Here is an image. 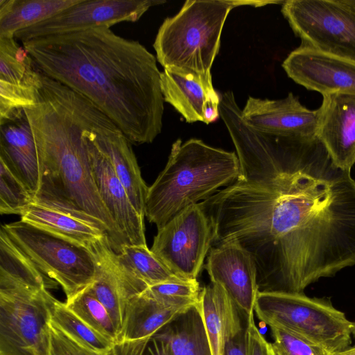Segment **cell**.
Here are the masks:
<instances>
[{"label":"cell","mask_w":355,"mask_h":355,"mask_svg":"<svg viewBox=\"0 0 355 355\" xmlns=\"http://www.w3.org/2000/svg\"><path fill=\"white\" fill-rule=\"evenodd\" d=\"M187 310L166 306L142 292L127 304L118 342L152 337Z\"/></svg>","instance_id":"603a6c76"},{"label":"cell","mask_w":355,"mask_h":355,"mask_svg":"<svg viewBox=\"0 0 355 355\" xmlns=\"http://www.w3.org/2000/svg\"><path fill=\"white\" fill-rule=\"evenodd\" d=\"M269 355H278L276 350L275 349L272 343H270L269 346Z\"/></svg>","instance_id":"b9f144b4"},{"label":"cell","mask_w":355,"mask_h":355,"mask_svg":"<svg viewBox=\"0 0 355 355\" xmlns=\"http://www.w3.org/2000/svg\"><path fill=\"white\" fill-rule=\"evenodd\" d=\"M49 355H115L114 347L107 353L101 354L79 345L51 321V345Z\"/></svg>","instance_id":"e575fe53"},{"label":"cell","mask_w":355,"mask_h":355,"mask_svg":"<svg viewBox=\"0 0 355 355\" xmlns=\"http://www.w3.org/2000/svg\"><path fill=\"white\" fill-rule=\"evenodd\" d=\"M33 203L28 188L0 159V213L21 216Z\"/></svg>","instance_id":"1f68e13d"},{"label":"cell","mask_w":355,"mask_h":355,"mask_svg":"<svg viewBox=\"0 0 355 355\" xmlns=\"http://www.w3.org/2000/svg\"><path fill=\"white\" fill-rule=\"evenodd\" d=\"M55 300L46 288L0 280V355H49Z\"/></svg>","instance_id":"ba28073f"},{"label":"cell","mask_w":355,"mask_h":355,"mask_svg":"<svg viewBox=\"0 0 355 355\" xmlns=\"http://www.w3.org/2000/svg\"><path fill=\"white\" fill-rule=\"evenodd\" d=\"M213 241L210 221L198 203L157 229L150 250L178 277L197 280Z\"/></svg>","instance_id":"30bf717a"},{"label":"cell","mask_w":355,"mask_h":355,"mask_svg":"<svg viewBox=\"0 0 355 355\" xmlns=\"http://www.w3.org/2000/svg\"><path fill=\"white\" fill-rule=\"evenodd\" d=\"M78 0H0V37H15Z\"/></svg>","instance_id":"d4e9b609"},{"label":"cell","mask_w":355,"mask_h":355,"mask_svg":"<svg viewBox=\"0 0 355 355\" xmlns=\"http://www.w3.org/2000/svg\"><path fill=\"white\" fill-rule=\"evenodd\" d=\"M92 130L86 131L85 138L98 193L127 243L147 245L144 217L132 204L107 157L91 138Z\"/></svg>","instance_id":"5bb4252c"},{"label":"cell","mask_w":355,"mask_h":355,"mask_svg":"<svg viewBox=\"0 0 355 355\" xmlns=\"http://www.w3.org/2000/svg\"><path fill=\"white\" fill-rule=\"evenodd\" d=\"M340 3L355 12V0H338Z\"/></svg>","instance_id":"ab89813d"},{"label":"cell","mask_w":355,"mask_h":355,"mask_svg":"<svg viewBox=\"0 0 355 355\" xmlns=\"http://www.w3.org/2000/svg\"><path fill=\"white\" fill-rule=\"evenodd\" d=\"M281 11L302 44L355 61V12L338 0H286Z\"/></svg>","instance_id":"9c48e42d"},{"label":"cell","mask_w":355,"mask_h":355,"mask_svg":"<svg viewBox=\"0 0 355 355\" xmlns=\"http://www.w3.org/2000/svg\"><path fill=\"white\" fill-rule=\"evenodd\" d=\"M19 46L15 37H0V80L35 87L40 81V72L31 56L24 62L17 60Z\"/></svg>","instance_id":"f546056e"},{"label":"cell","mask_w":355,"mask_h":355,"mask_svg":"<svg viewBox=\"0 0 355 355\" xmlns=\"http://www.w3.org/2000/svg\"><path fill=\"white\" fill-rule=\"evenodd\" d=\"M21 220L87 248L107 235L94 224L36 203L32 204L21 216Z\"/></svg>","instance_id":"cb8c5ba5"},{"label":"cell","mask_w":355,"mask_h":355,"mask_svg":"<svg viewBox=\"0 0 355 355\" xmlns=\"http://www.w3.org/2000/svg\"><path fill=\"white\" fill-rule=\"evenodd\" d=\"M24 110L41 167L34 203L98 226L119 252L128 243L98 193L85 138L87 130L116 125L87 98L41 72L36 103Z\"/></svg>","instance_id":"3957f363"},{"label":"cell","mask_w":355,"mask_h":355,"mask_svg":"<svg viewBox=\"0 0 355 355\" xmlns=\"http://www.w3.org/2000/svg\"><path fill=\"white\" fill-rule=\"evenodd\" d=\"M0 159L25 184L35 199L41 184V167L24 110H15L0 121Z\"/></svg>","instance_id":"ac0fdd59"},{"label":"cell","mask_w":355,"mask_h":355,"mask_svg":"<svg viewBox=\"0 0 355 355\" xmlns=\"http://www.w3.org/2000/svg\"><path fill=\"white\" fill-rule=\"evenodd\" d=\"M1 227L44 275L61 286L65 302L94 282L96 263L89 248L21 220Z\"/></svg>","instance_id":"52a82bcc"},{"label":"cell","mask_w":355,"mask_h":355,"mask_svg":"<svg viewBox=\"0 0 355 355\" xmlns=\"http://www.w3.org/2000/svg\"><path fill=\"white\" fill-rule=\"evenodd\" d=\"M90 137L107 157L132 204L144 217L148 187L141 176L131 143L116 125L94 130Z\"/></svg>","instance_id":"ffe728a7"},{"label":"cell","mask_w":355,"mask_h":355,"mask_svg":"<svg viewBox=\"0 0 355 355\" xmlns=\"http://www.w3.org/2000/svg\"><path fill=\"white\" fill-rule=\"evenodd\" d=\"M272 1L187 0L174 16L160 26L153 47L164 69H171L211 78L225 21L240 6H262Z\"/></svg>","instance_id":"5b68a950"},{"label":"cell","mask_w":355,"mask_h":355,"mask_svg":"<svg viewBox=\"0 0 355 355\" xmlns=\"http://www.w3.org/2000/svg\"><path fill=\"white\" fill-rule=\"evenodd\" d=\"M334 355H355V346H350L346 349L336 353Z\"/></svg>","instance_id":"60d3db41"},{"label":"cell","mask_w":355,"mask_h":355,"mask_svg":"<svg viewBox=\"0 0 355 355\" xmlns=\"http://www.w3.org/2000/svg\"><path fill=\"white\" fill-rule=\"evenodd\" d=\"M22 46L38 71L92 102L131 144L151 143L161 132V72L139 42L100 27Z\"/></svg>","instance_id":"7a4b0ae2"},{"label":"cell","mask_w":355,"mask_h":355,"mask_svg":"<svg viewBox=\"0 0 355 355\" xmlns=\"http://www.w3.org/2000/svg\"><path fill=\"white\" fill-rule=\"evenodd\" d=\"M65 304L94 329L114 343L118 342L119 334L107 310L93 294L89 286Z\"/></svg>","instance_id":"f1b7e54d"},{"label":"cell","mask_w":355,"mask_h":355,"mask_svg":"<svg viewBox=\"0 0 355 355\" xmlns=\"http://www.w3.org/2000/svg\"><path fill=\"white\" fill-rule=\"evenodd\" d=\"M0 280L35 288H51L56 282L44 275L12 242L6 230H0Z\"/></svg>","instance_id":"4316f807"},{"label":"cell","mask_w":355,"mask_h":355,"mask_svg":"<svg viewBox=\"0 0 355 355\" xmlns=\"http://www.w3.org/2000/svg\"><path fill=\"white\" fill-rule=\"evenodd\" d=\"M198 306L204 321L211 355H225L227 342L243 327V313L217 283L205 286Z\"/></svg>","instance_id":"44dd1931"},{"label":"cell","mask_w":355,"mask_h":355,"mask_svg":"<svg viewBox=\"0 0 355 355\" xmlns=\"http://www.w3.org/2000/svg\"><path fill=\"white\" fill-rule=\"evenodd\" d=\"M40 81L36 86L31 87L0 80V121L15 110L33 107Z\"/></svg>","instance_id":"836d02e7"},{"label":"cell","mask_w":355,"mask_h":355,"mask_svg":"<svg viewBox=\"0 0 355 355\" xmlns=\"http://www.w3.org/2000/svg\"><path fill=\"white\" fill-rule=\"evenodd\" d=\"M114 261L120 275L136 295L159 283L190 281L174 275L147 245H123L119 252H115Z\"/></svg>","instance_id":"7402d4cb"},{"label":"cell","mask_w":355,"mask_h":355,"mask_svg":"<svg viewBox=\"0 0 355 355\" xmlns=\"http://www.w3.org/2000/svg\"><path fill=\"white\" fill-rule=\"evenodd\" d=\"M282 67L297 84L322 96L355 94V61L301 43L288 55Z\"/></svg>","instance_id":"7c38bea8"},{"label":"cell","mask_w":355,"mask_h":355,"mask_svg":"<svg viewBox=\"0 0 355 355\" xmlns=\"http://www.w3.org/2000/svg\"><path fill=\"white\" fill-rule=\"evenodd\" d=\"M254 312L268 327L295 333L332 354L346 349L352 343V321L328 299L304 293L259 291Z\"/></svg>","instance_id":"8992f818"},{"label":"cell","mask_w":355,"mask_h":355,"mask_svg":"<svg viewBox=\"0 0 355 355\" xmlns=\"http://www.w3.org/2000/svg\"><path fill=\"white\" fill-rule=\"evenodd\" d=\"M241 113L250 126L260 131L282 136L316 135L318 109H308L292 93L278 100L250 96Z\"/></svg>","instance_id":"9a60e30c"},{"label":"cell","mask_w":355,"mask_h":355,"mask_svg":"<svg viewBox=\"0 0 355 355\" xmlns=\"http://www.w3.org/2000/svg\"><path fill=\"white\" fill-rule=\"evenodd\" d=\"M247 355H269L270 343L254 322V316L247 318L245 323Z\"/></svg>","instance_id":"d590c367"},{"label":"cell","mask_w":355,"mask_h":355,"mask_svg":"<svg viewBox=\"0 0 355 355\" xmlns=\"http://www.w3.org/2000/svg\"><path fill=\"white\" fill-rule=\"evenodd\" d=\"M225 355H247L245 324L227 342Z\"/></svg>","instance_id":"f35d334b"},{"label":"cell","mask_w":355,"mask_h":355,"mask_svg":"<svg viewBox=\"0 0 355 355\" xmlns=\"http://www.w3.org/2000/svg\"><path fill=\"white\" fill-rule=\"evenodd\" d=\"M160 0H78L40 23L16 33L21 42L33 39L105 27L123 22H135Z\"/></svg>","instance_id":"8fae6325"},{"label":"cell","mask_w":355,"mask_h":355,"mask_svg":"<svg viewBox=\"0 0 355 355\" xmlns=\"http://www.w3.org/2000/svg\"><path fill=\"white\" fill-rule=\"evenodd\" d=\"M351 331H352V336L355 339V321L352 322Z\"/></svg>","instance_id":"7bdbcfd3"},{"label":"cell","mask_w":355,"mask_h":355,"mask_svg":"<svg viewBox=\"0 0 355 355\" xmlns=\"http://www.w3.org/2000/svg\"><path fill=\"white\" fill-rule=\"evenodd\" d=\"M234 147L239 177L199 205L215 245L252 256L259 292L304 293L355 265V180L316 135L248 128Z\"/></svg>","instance_id":"6da1fadb"},{"label":"cell","mask_w":355,"mask_h":355,"mask_svg":"<svg viewBox=\"0 0 355 355\" xmlns=\"http://www.w3.org/2000/svg\"><path fill=\"white\" fill-rule=\"evenodd\" d=\"M161 89L164 101L188 123L209 124L220 116V95L214 89L211 78L164 69L161 72Z\"/></svg>","instance_id":"e0dca14e"},{"label":"cell","mask_w":355,"mask_h":355,"mask_svg":"<svg viewBox=\"0 0 355 355\" xmlns=\"http://www.w3.org/2000/svg\"><path fill=\"white\" fill-rule=\"evenodd\" d=\"M316 136L334 163L350 171L355 164V94L322 96Z\"/></svg>","instance_id":"2e32d148"},{"label":"cell","mask_w":355,"mask_h":355,"mask_svg":"<svg viewBox=\"0 0 355 355\" xmlns=\"http://www.w3.org/2000/svg\"><path fill=\"white\" fill-rule=\"evenodd\" d=\"M156 334L169 343L173 355H211L198 304L179 315Z\"/></svg>","instance_id":"484cf974"},{"label":"cell","mask_w":355,"mask_h":355,"mask_svg":"<svg viewBox=\"0 0 355 355\" xmlns=\"http://www.w3.org/2000/svg\"><path fill=\"white\" fill-rule=\"evenodd\" d=\"M144 355H173V353L169 343L155 334L150 338Z\"/></svg>","instance_id":"74e56055"},{"label":"cell","mask_w":355,"mask_h":355,"mask_svg":"<svg viewBox=\"0 0 355 355\" xmlns=\"http://www.w3.org/2000/svg\"><path fill=\"white\" fill-rule=\"evenodd\" d=\"M51 322L79 345L92 351L105 354L111 351L114 343L102 335L77 316L57 299L51 311Z\"/></svg>","instance_id":"83f0119b"},{"label":"cell","mask_w":355,"mask_h":355,"mask_svg":"<svg viewBox=\"0 0 355 355\" xmlns=\"http://www.w3.org/2000/svg\"><path fill=\"white\" fill-rule=\"evenodd\" d=\"M201 290L198 280H190L159 283L143 293L166 306L189 309L198 304Z\"/></svg>","instance_id":"4dcf8cb0"},{"label":"cell","mask_w":355,"mask_h":355,"mask_svg":"<svg viewBox=\"0 0 355 355\" xmlns=\"http://www.w3.org/2000/svg\"><path fill=\"white\" fill-rule=\"evenodd\" d=\"M278 355H334L322 346L288 330L269 327Z\"/></svg>","instance_id":"d6a6232c"},{"label":"cell","mask_w":355,"mask_h":355,"mask_svg":"<svg viewBox=\"0 0 355 355\" xmlns=\"http://www.w3.org/2000/svg\"><path fill=\"white\" fill-rule=\"evenodd\" d=\"M240 173L235 152L190 139L172 145L164 168L148 187L145 216L159 229L186 208L202 202Z\"/></svg>","instance_id":"277c9868"},{"label":"cell","mask_w":355,"mask_h":355,"mask_svg":"<svg viewBox=\"0 0 355 355\" xmlns=\"http://www.w3.org/2000/svg\"><path fill=\"white\" fill-rule=\"evenodd\" d=\"M204 267L211 282L222 286L247 318L254 316L259 293L257 269L247 251L232 242L216 245L210 249Z\"/></svg>","instance_id":"4fadbf2b"},{"label":"cell","mask_w":355,"mask_h":355,"mask_svg":"<svg viewBox=\"0 0 355 355\" xmlns=\"http://www.w3.org/2000/svg\"><path fill=\"white\" fill-rule=\"evenodd\" d=\"M88 248L96 263L95 277L89 285L90 290L107 310L119 338L127 304L137 295L120 275L114 261L115 252L107 235L92 243Z\"/></svg>","instance_id":"d6986e66"},{"label":"cell","mask_w":355,"mask_h":355,"mask_svg":"<svg viewBox=\"0 0 355 355\" xmlns=\"http://www.w3.org/2000/svg\"><path fill=\"white\" fill-rule=\"evenodd\" d=\"M150 338L117 342L114 346V354L144 355L147 344Z\"/></svg>","instance_id":"8d00e7d4"}]
</instances>
